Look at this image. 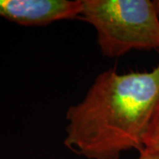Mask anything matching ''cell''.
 I'll use <instances>...</instances> for the list:
<instances>
[{"label": "cell", "mask_w": 159, "mask_h": 159, "mask_svg": "<svg viewBox=\"0 0 159 159\" xmlns=\"http://www.w3.org/2000/svg\"><path fill=\"white\" fill-rule=\"evenodd\" d=\"M159 97V63L149 72L97 75L84 98L70 106L64 143L88 159H119L143 149V139Z\"/></svg>", "instance_id": "1"}, {"label": "cell", "mask_w": 159, "mask_h": 159, "mask_svg": "<svg viewBox=\"0 0 159 159\" xmlns=\"http://www.w3.org/2000/svg\"><path fill=\"white\" fill-rule=\"evenodd\" d=\"M79 19L96 29L104 57L159 50V18L153 1L82 0Z\"/></svg>", "instance_id": "2"}, {"label": "cell", "mask_w": 159, "mask_h": 159, "mask_svg": "<svg viewBox=\"0 0 159 159\" xmlns=\"http://www.w3.org/2000/svg\"><path fill=\"white\" fill-rule=\"evenodd\" d=\"M81 1L0 0V17L27 27L79 18Z\"/></svg>", "instance_id": "3"}, {"label": "cell", "mask_w": 159, "mask_h": 159, "mask_svg": "<svg viewBox=\"0 0 159 159\" xmlns=\"http://www.w3.org/2000/svg\"><path fill=\"white\" fill-rule=\"evenodd\" d=\"M143 148L159 153V97L143 139Z\"/></svg>", "instance_id": "4"}, {"label": "cell", "mask_w": 159, "mask_h": 159, "mask_svg": "<svg viewBox=\"0 0 159 159\" xmlns=\"http://www.w3.org/2000/svg\"><path fill=\"white\" fill-rule=\"evenodd\" d=\"M138 159H159V153L143 148L140 151V156Z\"/></svg>", "instance_id": "5"}, {"label": "cell", "mask_w": 159, "mask_h": 159, "mask_svg": "<svg viewBox=\"0 0 159 159\" xmlns=\"http://www.w3.org/2000/svg\"><path fill=\"white\" fill-rule=\"evenodd\" d=\"M154 6H155V9H156V11H157V14L159 18V0H156V1H153Z\"/></svg>", "instance_id": "6"}]
</instances>
